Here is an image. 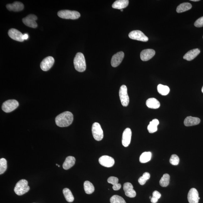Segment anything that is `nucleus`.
Wrapping results in <instances>:
<instances>
[{
	"label": "nucleus",
	"mask_w": 203,
	"mask_h": 203,
	"mask_svg": "<svg viewBox=\"0 0 203 203\" xmlns=\"http://www.w3.org/2000/svg\"><path fill=\"white\" fill-rule=\"evenodd\" d=\"M73 120V114L68 111L60 114L55 119L56 124L60 127H68L72 124Z\"/></svg>",
	"instance_id": "nucleus-1"
},
{
	"label": "nucleus",
	"mask_w": 203,
	"mask_h": 203,
	"mask_svg": "<svg viewBox=\"0 0 203 203\" xmlns=\"http://www.w3.org/2000/svg\"><path fill=\"white\" fill-rule=\"evenodd\" d=\"M74 68L77 71L82 72L86 70V62L83 53H78L76 54L74 59Z\"/></svg>",
	"instance_id": "nucleus-2"
},
{
	"label": "nucleus",
	"mask_w": 203,
	"mask_h": 203,
	"mask_svg": "<svg viewBox=\"0 0 203 203\" xmlns=\"http://www.w3.org/2000/svg\"><path fill=\"white\" fill-rule=\"evenodd\" d=\"M30 188L28 185V182L25 180H21L16 184L14 187V191L16 195H22L25 194L29 190Z\"/></svg>",
	"instance_id": "nucleus-3"
},
{
	"label": "nucleus",
	"mask_w": 203,
	"mask_h": 203,
	"mask_svg": "<svg viewBox=\"0 0 203 203\" xmlns=\"http://www.w3.org/2000/svg\"><path fill=\"white\" fill-rule=\"evenodd\" d=\"M59 18L64 19H76L80 18L81 15L77 11L69 10L59 11L58 13Z\"/></svg>",
	"instance_id": "nucleus-4"
},
{
	"label": "nucleus",
	"mask_w": 203,
	"mask_h": 203,
	"mask_svg": "<svg viewBox=\"0 0 203 203\" xmlns=\"http://www.w3.org/2000/svg\"><path fill=\"white\" fill-rule=\"evenodd\" d=\"M19 106L18 101L14 99L7 100L3 104L2 109L5 112L8 113L14 110Z\"/></svg>",
	"instance_id": "nucleus-5"
},
{
	"label": "nucleus",
	"mask_w": 203,
	"mask_h": 203,
	"mask_svg": "<svg viewBox=\"0 0 203 203\" xmlns=\"http://www.w3.org/2000/svg\"><path fill=\"white\" fill-rule=\"evenodd\" d=\"M119 94L122 105L124 107H127L129 104V99L128 94L127 88L125 85L121 86Z\"/></svg>",
	"instance_id": "nucleus-6"
},
{
	"label": "nucleus",
	"mask_w": 203,
	"mask_h": 203,
	"mask_svg": "<svg viewBox=\"0 0 203 203\" xmlns=\"http://www.w3.org/2000/svg\"><path fill=\"white\" fill-rule=\"evenodd\" d=\"M92 133L94 138L96 140L100 141L104 137V133L99 124L95 122L92 126Z\"/></svg>",
	"instance_id": "nucleus-7"
},
{
	"label": "nucleus",
	"mask_w": 203,
	"mask_h": 203,
	"mask_svg": "<svg viewBox=\"0 0 203 203\" xmlns=\"http://www.w3.org/2000/svg\"><path fill=\"white\" fill-rule=\"evenodd\" d=\"M129 37L133 40L140 41L146 42L148 41V38L142 32L139 30H134L131 32L129 33Z\"/></svg>",
	"instance_id": "nucleus-8"
},
{
	"label": "nucleus",
	"mask_w": 203,
	"mask_h": 203,
	"mask_svg": "<svg viewBox=\"0 0 203 203\" xmlns=\"http://www.w3.org/2000/svg\"><path fill=\"white\" fill-rule=\"evenodd\" d=\"M37 19L36 16L34 14H29L22 19V22L26 26L32 28H36L37 24L36 20Z\"/></svg>",
	"instance_id": "nucleus-9"
},
{
	"label": "nucleus",
	"mask_w": 203,
	"mask_h": 203,
	"mask_svg": "<svg viewBox=\"0 0 203 203\" xmlns=\"http://www.w3.org/2000/svg\"><path fill=\"white\" fill-rule=\"evenodd\" d=\"M54 59L52 57H48L44 59L40 64V68L44 71H47L53 66Z\"/></svg>",
	"instance_id": "nucleus-10"
},
{
	"label": "nucleus",
	"mask_w": 203,
	"mask_h": 203,
	"mask_svg": "<svg viewBox=\"0 0 203 203\" xmlns=\"http://www.w3.org/2000/svg\"><path fill=\"white\" fill-rule=\"evenodd\" d=\"M99 161L100 165L107 167H113L115 163L114 158L107 155L102 156L99 158Z\"/></svg>",
	"instance_id": "nucleus-11"
},
{
	"label": "nucleus",
	"mask_w": 203,
	"mask_h": 203,
	"mask_svg": "<svg viewBox=\"0 0 203 203\" xmlns=\"http://www.w3.org/2000/svg\"><path fill=\"white\" fill-rule=\"evenodd\" d=\"M132 131L129 128H127L124 130L123 133L122 144L124 147H127L131 143Z\"/></svg>",
	"instance_id": "nucleus-12"
},
{
	"label": "nucleus",
	"mask_w": 203,
	"mask_h": 203,
	"mask_svg": "<svg viewBox=\"0 0 203 203\" xmlns=\"http://www.w3.org/2000/svg\"><path fill=\"white\" fill-rule=\"evenodd\" d=\"M188 200L189 203H198L200 199L198 191L195 188H192L188 194Z\"/></svg>",
	"instance_id": "nucleus-13"
},
{
	"label": "nucleus",
	"mask_w": 203,
	"mask_h": 203,
	"mask_svg": "<svg viewBox=\"0 0 203 203\" xmlns=\"http://www.w3.org/2000/svg\"><path fill=\"white\" fill-rule=\"evenodd\" d=\"M8 34L11 38L20 42L24 41L23 34L18 30L12 28L9 30Z\"/></svg>",
	"instance_id": "nucleus-14"
},
{
	"label": "nucleus",
	"mask_w": 203,
	"mask_h": 203,
	"mask_svg": "<svg viewBox=\"0 0 203 203\" xmlns=\"http://www.w3.org/2000/svg\"><path fill=\"white\" fill-rule=\"evenodd\" d=\"M124 57V53L123 52H120L115 54L112 58L111 64L114 68L119 66L122 62Z\"/></svg>",
	"instance_id": "nucleus-15"
},
{
	"label": "nucleus",
	"mask_w": 203,
	"mask_h": 203,
	"mask_svg": "<svg viewBox=\"0 0 203 203\" xmlns=\"http://www.w3.org/2000/svg\"><path fill=\"white\" fill-rule=\"evenodd\" d=\"M123 189L126 196L130 198H133L136 195V193L134 190L133 186L131 183L126 182L124 183Z\"/></svg>",
	"instance_id": "nucleus-16"
},
{
	"label": "nucleus",
	"mask_w": 203,
	"mask_h": 203,
	"mask_svg": "<svg viewBox=\"0 0 203 203\" xmlns=\"http://www.w3.org/2000/svg\"><path fill=\"white\" fill-rule=\"evenodd\" d=\"M155 54V52L153 49H145L141 52L140 58L143 61H148L151 59Z\"/></svg>",
	"instance_id": "nucleus-17"
},
{
	"label": "nucleus",
	"mask_w": 203,
	"mask_h": 203,
	"mask_svg": "<svg viewBox=\"0 0 203 203\" xmlns=\"http://www.w3.org/2000/svg\"><path fill=\"white\" fill-rule=\"evenodd\" d=\"M6 7L9 11L18 12L23 10L24 6L22 3L19 2H15L12 4L7 5Z\"/></svg>",
	"instance_id": "nucleus-18"
},
{
	"label": "nucleus",
	"mask_w": 203,
	"mask_h": 203,
	"mask_svg": "<svg viewBox=\"0 0 203 203\" xmlns=\"http://www.w3.org/2000/svg\"><path fill=\"white\" fill-rule=\"evenodd\" d=\"M200 119L196 117L188 116L184 121V124L186 126H191L197 125L200 123Z\"/></svg>",
	"instance_id": "nucleus-19"
},
{
	"label": "nucleus",
	"mask_w": 203,
	"mask_h": 203,
	"mask_svg": "<svg viewBox=\"0 0 203 203\" xmlns=\"http://www.w3.org/2000/svg\"><path fill=\"white\" fill-rule=\"evenodd\" d=\"M200 53V51L198 49H195L188 52L184 55L183 58L186 60L190 61L193 60Z\"/></svg>",
	"instance_id": "nucleus-20"
},
{
	"label": "nucleus",
	"mask_w": 203,
	"mask_h": 203,
	"mask_svg": "<svg viewBox=\"0 0 203 203\" xmlns=\"http://www.w3.org/2000/svg\"><path fill=\"white\" fill-rule=\"evenodd\" d=\"M76 160L75 158L72 156H69L66 158L63 163V167L65 170H68L71 168L75 164Z\"/></svg>",
	"instance_id": "nucleus-21"
},
{
	"label": "nucleus",
	"mask_w": 203,
	"mask_h": 203,
	"mask_svg": "<svg viewBox=\"0 0 203 203\" xmlns=\"http://www.w3.org/2000/svg\"><path fill=\"white\" fill-rule=\"evenodd\" d=\"M146 105L149 108L154 109H158L160 106L159 101L155 98L148 99L146 102Z\"/></svg>",
	"instance_id": "nucleus-22"
},
{
	"label": "nucleus",
	"mask_w": 203,
	"mask_h": 203,
	"mask_svg": "<svg viewBox=\"0 0 203 203\" xmlns=\"http://www.w3.org/2000/svg\"><path fill=\"white\" fill-rule=\"evenodd\" d=\"M129 4V1L128 0H118L115 2L112 5L114 8L122 9L126 8Z\"/></svg>",
	"instance_id": "nucleus-23"
},
{
	"label": "nucleus",
	"mask_w": 203,
	"mask_h": 203,
	"mask_svg": "<svg viewBox=\"0 0 203 203\" xmlns=\"http://www.w3.org/2000/svg\"><path fill=\"white\" fill-rule=\"evenodd\" d=\"M159 124V121L157 119H153L150 122L148 126V130L150 133H155L157 131V126Z\"/></svg>",
	"instance_id": "nucleus-24"
},
{
	"label": "nucleus",
	"mask_w": 203,
	"mask_h": 203,
	"mask_svg": "<svg viewBox=\"0 0 203 203\" xmlns=\"http://www.w3.org/2000/svg\"><path fill=\"white\" fill-rule=\"evenodd\" d=\"M192 5L189 3H181L176 8V12L178 13H181L186 12L191 9Z\"/></svg>",
	"instance_id": "nucleus-25"
},
{
	"label": "nucleus",
	"mask_w": 203,
	"mask_h": 203,
	"mask_svg": "<svg viewBox=\"0 0 203 203\" xmlns=\"http://www.w3.org/2000/svg\"><path fill=\"white\" fill-rule=\"evenodd\" d=\"M84 187L85 193L87 194H91L94 191V187L93 184L90 181L87 180L84 184Z\"/></svg>",
	"instance_id": "nucleus-26"
},
{
	"label": "nucleus",
	"mask_w": 203,
	"mask_h": 203,
	"mask_svg": "<svg viewBox=\"0 0 203 203\" xmlns=\"http://www.w3.org/2000/svg\"><path fill=\"white\" fill-rule=\"evenodd\" d=\"M152 154L150 152H145L143 153L140 157V161L142 163H145L150 161L152 157Z\"/></svg>",
	"instance_id": "nucleus-27"
},
{
	"label": "nucleus",
	"mask_w": 203,
	"mask_h": 203,
	"mask_svg": "<svg viewBox=\"0 0 203 203\" xmlns=\"http://www.w3.org/2000/svg\"><path fill=\"white\" fill-rule=\"evenodd\" d=\"M63 193L65 199L69 202H72L74 200V197L72 192L68 188H65L63 190Z\"/></svg>",
	"instance_id": "nucleus-28"
},
{
	"label": "nucleus",
	"mask_w": 203,
	"mask_h": 203,
	"mask_svg": "<svg viewBox=\"0 0 203 203\" xmlns=\"http://www.w3.org/2000/svg\"><path fill=\"white\" fill-rule=\"evenodd\" d=\"M157 90L160 94L163 96H166L170 92V89L166 85L161 84H159L157 86Z\"/></svg>",
	"instance_id": "nucleus-29"
},
{
	"label": "nucleus",
	"mask_w": 203,
	"mask_h": 203,
	"mask_svg": "<svg viewBox=\"0 0 203 203\" xmlns=\"http://www.w3.org/2000/svg\"><path fill=\"white\" fill-rule=\"evenodd\" d=\"M170 176L168 174H165L160 181V185L162 187H166L169 185Z\"/></svg>",
	"instance_id": "nucleus-30"
},
{
	"label": "nucleus",
	"mask_w": 203,
	"mask_h": 203,
	"mask_svg": "<svg viewBox=\"0 0 203 203\" xmlns=\"http://www.w3.org/2000/svg\"><path fill=\"white\" fill-rule=\"evenodd\" d=\"M111 203H126L122 197L117 195H113L110 199Z\"/></svg>",
	"instance_id": "nucleus-31"
},
{
	"label": "nucleus",
	"mask_w": 203,
	"mask_h": 203,
	"mask_svg": "<svg viewBox=\"0 0 203 203\" xmlns=\"http://www.w3.org/2000/svg\"><path fill=\"white\" fill-rule=\"evenodd\" d=\"M7 161L4 158L0 159V174H3L7 170Z\"/></svg>",
	"instance_id": "nucleus-32"
},
{
	"label": "nucleus",
	"mask_w": 203,
	"mask_h": 203,
	"mask_svg": "<svg viewBox=\"0 0 203 203\" xmlns=\"http://www.w3.org/2000/svg\"><path fill=\"white\" fill-rule=\"evenodd\" d=\"M150 174L148 172H145L143 174V176L139 178L138 181L141 185H144L147 181V180L150 179Z\"/></svg>",
	"instance_id": "nucleus-33"
},
{
	"label": "nucleus",
	"mask_w": 203,
	"mask_h": 203,
	"mask_svg": "<svg viewBox=\"0 0 203 203\" xmlns=\"http://www.w3.org/2000/svg\"><path fill=\"white\" fill-rule=\"evenodd\" d=\"M180 158L175 154L172 155L170 159V163L173 165H178L179 163Z\"/></svg>",
	"instance_id": "nucleus-34"
},
{
	"label": "nucleus",
	"mask_w": 203,
	"mask_h": 203,
	"mask_svg": "<svg viewBox=\"0 0 203 203\" xmlns=\"http://www.w3.org/2000/svg\"><path fill=\"white\" fill-rule=\"evenodd\" d=\"M107 181L109 183L114 185L118 183L119 179L118 178L115 177L111 176L108 178Z\"/></svg>",
	"instance_id": "nucleus-35"
},
{
	"label": "nucleus",
	"mask_w": 203,
	"mask_h": 203,
	"mask_svg": "<svg viewBox=\"0 0 203 203\" xmlns=\"http://www.w3.org/2000/svg\"><path fill=\"white\" fill-rule=\"evenodd\" d=\"M194 25L195 27L198 28L203 27V16L197 20L195 22Z\"/></svg>",
	"instance_id": "nucleus-36"
},
{
	"label": "nucleus",
	"mask_w": 203,
	"mask_h": 203,
	"mask_svg": "<svg viewBox=\"0 0 203 203\" xmlns=\"http://www.w3.org/2000/svg\"><path fill=\"white\" fill-rule=\"evenodd\" d=\"M161 194L157 191H155L152 193V197L159 199L161 197Z\"/></svg>",
	"instance_id": "nucleus-37"
},
{
	"label": "nucleus",
	"mask_w": 203,
	"mask_h": 203,
	"mask_svg": "<svg viewBox=\"0 0 203 203\" xmlns=\"http://www.w3.org/2000/svg\"><path fill=\"white\" fill-rule=\"evenodd\" d=\"M121 187H122V186H121V184L118 183L116 184V185H113V189L114 190L117 191L120 190L121 189Z\"/></svg>",
	"instance_id": "nucleus-38"
},
{
	"label": "nucleus",
	"mask_w": 203,
	"mask_h": 203,
	"mask_svg": "<svg viewBox=\"0 0 203 203\" xmlns=\"http://www.w3.org/2000/svg\"><path fill=\"white\" fill-rule=\"evenodd\" d=\"M158 200V199L152 197V198L151 199V202L152 203H156L157 202Z\"/></svg>",
	"instance_id": "nucleus-39"
},
{
	"label": "nucleus",
	"mask_w": 203,
	"mask_h": 203,
	"mask_svg": "<svg viewBox=\"0 0 203 203\" xmlns=\"http://www.w3.org/2000/svg\"><path fill=\"white\" fill-rule=\"evenodd\" d=\"M28 38V35L27 33L23 34V39L24 40H27Z\"/></svg>",
	"instance_id": "nucleus-40"
},
{
	"label": "nucleus",
	"mask_w": 203,
	"mask_h": 203,
	"mask_svg": "<svg viewBox=\"0 0 203 203\" xmlns=\"http://www.w3.org/2000/svg\"><path fill=\"white\" fill-rule=\"evenodd\" d=\"M191 1H193V2H197V1H199V0H191Z\"/></svg>",
	"instance_id": "nucleus-41"
},
{
	"label": "nucleus",
	"mask_w": 203,
	"mask_h": 203,
	"mask_svg": "<svg viewBox=\"0 0 203 203\" xmlns=\"http://www.w3.org/2000/svg\"><path fill=\"white\" fill-rule=\"evenodd\" d=\"M202 92L203 93V86L202 87Z\"/></svg>",
	"instance_id": "nucleus-42"
},
{
	"label": "nucleus",
	"mask_w": 203,
	"mask_h": 203,
	"mask_svg": "<svg viewBox=\"0 0 203 203\" xmlns=\"http://www.w3.org/2000/svg\"><path fill=\"white\" fill-rule=\"evenodd\" d=\"M58 167H60V165H58Z\"/></svg>",
	"instance_id": "nucleus-43"
},
{
	"label": "nucleus",
	"mask_w": 203,
	"mask_h": 203,
	"mask_svg": "<svg viewBox=\"0 0 203 203\" xmlns=\"http://www.w3.org/2000/svg\"><path fill=\"white\" fill-rule=\"evenodd\" d=\"M152 197L151 196H150V199H151L152 198Z\"/></svg>",
	"instance_id": "nucleus-44"
},
{
	"label": "nucleus",
	"mask_w": 203,
	"mask_h": 203,
	"mask_svg": "<svg viewBox=\"0 0 203 203\" xmlns=\"http://www.w3.org/2000/svg\"><path fill=\"white\" fill-rule=\"evenodd\" d=\"M123 9H122V10H121V12H123Z\"/></svg>",
	"instance_id": "nucleus-45"
},
{
	"label": "nucleus",
	"mask_w": 203,
	"mask_h": 203,
	"mask_svg": "<svg viewBox=\"0 0 203 203\" xmlns=\"http://www.w3.org/2000/svg\"><path fill=\"white\" fill-rule=\"evenodd\" d=\"M56 165H57V166H58V165L57 164Z\"/></svg>",
	"instance_id": "nucleus-46"
},
{
	"label": "nucleus",
	"mask_w": 203,
	"mask_h": 203,
	"mask_svg": "<svg viewBox=\"0 0 203 203\" xmlns=\"http://www.w3.org/2000/svg\"></svg>",
	"instance_id": "nucleus-47"
}]
</instances>
